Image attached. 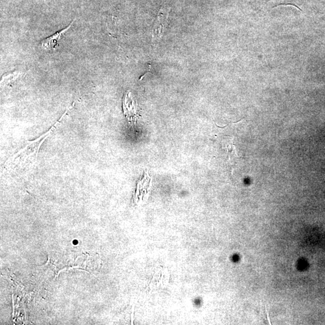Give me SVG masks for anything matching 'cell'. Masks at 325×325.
<instances>
[{
	"instance_id": "cell-2",
	"label": "cell",
	"mask_w": 325,
	"mask_h": 325,
	"mask_svg": "<svg viewBox=\"0 0 325 325\" xmlns=\"http://www.w3.org/2000/svg\"><path fill=\"white\" fill-rule=\"evenodd\" d=\"M169 13L170 9L167 7L161 8L158 12L153 27L152 38L154 42L158 41L161 38L165 27L167 24Z\"/></svg>"
},
{
	"instance_id": "cell-1",
	"label": "cell",
	"mask_w": 325,
	"mask_h": 325,
	"mask_svg": "<svg viewBox=\"0 0 325 325\" xmlns=\"http://www.w3.org/2000/svg\"><path fill=\"white\" fill-rule=\"evenodd\" d=\"M72 107H70L68 109H67L59 120L47 133L42 134L35 140L27 141L26 145L23 148L12 155L5 162L4 165L5 170L9 171L23 170L32 166L38 157L39 151L42 143L47 139L48 136H50L52 132L60 124Z\"/></svg>"
},
{
	"instance_id": "cell-5",
	"label": "cell",
	"mask_w": 325,
	"mask_h": 325,
	"mask_svg": "<svg viewBox=\"0 0 325 325\" xmlns=\"http://www.w3.org/2000/svg\"><path fill=\"white\" fill-rule=\"evenodd\" d=\"M226 149H227V154H228L229 158H231L232 156H237L236 152H235V148L234 145H232V143H229L226 146Z\"/></svg>"
},
{
	"instance_id": "cell-4",
	"label": "cell",
	"mask_w": 325,
	"mask_h": 325,
	"mask_svg": "<svg viewBox=\"0 0 325 325\" xmlns=\"http://www.w3.org/2000/svg\"><path fill=\"white\" fill-rule=\"evenodd\" d=\"M73 23V21L66 28L60 30V31L54 34V35H51L49 38L43 40L41 42L42 47L45 49H47V50H54V49H56L58 47V45H59V41L62 38L64 34L70 28Z\"/></svg>"
},
{
	"instance_id": "cell-3",
	"label": "cell",
	"mask_w": 325,
	"mask_h": 325,
	"mask_svg": "<svg viewBox=\"0 0 325 325\" xmlns=\"http://www.w3.org/2000/svg\"><path fill=\"white\" fill-rule=\"evenodd\" d=\"M124 112L130 124L136 123L137 110L134 105V101L131 96L130 92H127L124 98L123 103Z\"/></svg>"
}]
</instances>
